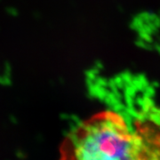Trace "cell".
I'll return each instance as SVG.
<instances>
[{"instance_id": "6da1fadb", "label": "cell", "mask_w": 160, "mask_h": 160, "mask_svg": "<svg viewBox=\"0 0 160 160\" xmlns=\"http://www.w3.org/2000/svg\"><path fill=\"white\" fill-rule=\"evenodd\" d=\"M69 159H152L159 155L126 118L104 111L84 121L69 135L61 149Z\"/></svg>"}]
</instances>
